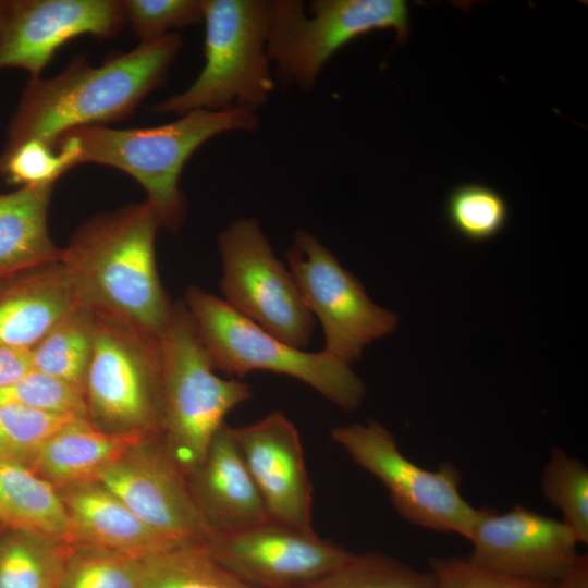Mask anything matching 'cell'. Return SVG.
<instances>
[{
  "mask_svg": "<svg viewBox=\"0 0 588 588\" xmlns=\"http://www.w3.org/2000/svg\"><path fill=\"white\" fill-rule=\"evenodd\" d=\"M158 216L146 199L89 218L62 248L77 302L96 317L161 339L173 311L156 264Z\"/></svg>",
  "mask_w": 588,
  "mask_h": 588,
  "instance_id": "obj_1",
  "label": "cell"
},
{
  "mask_svg": "<svg viewBox=\"0 0 588 588\" xmlns=\"http://www.w3.org/2000/svg\"><path fill=\"white\" fill-rule=\"evenodd\" d=\"M183 48L177 33L139 42L102 64L76 54L51 78H28L7 127L2 152L29 139L54 147L68 131L126 119L151 91L167 82Z\"/></svg>",
  "mask_w": 588,
  "mask_h": 588,
  "instance_id": "obj_2",
  "label": "cell"
},
{
  "mask_svg": "<svg viewBox=\"0 0 588 588\" xmlns=\"http://www.w3.org/2000/svg\"><path fill=\"white\" fill-rule=\"evenodd\" d=\"M258 127L255 113L243 109L195 110L173 122L113 128L89 125L65 132L77 149V164L97 163L121 170L147 193L160 226L177 232L186 217L187 201L180 187L184 164L213 136ZM60 136V137H61Z\"/></svg>",
  "mask_w": 588,
  "mask_h": 588,
  "instance_id": "obj_3",
  "label": "cell"
},
{
  "mask_svg": "<svg viewBox=\"0 0 588 588\" xmlns=\"http://www.w3.org/2000/svg\"><path fill=\"white\" fill-rule=\"evenodd\" d=\"M205 63L182 93L152 106L160 114L243 109L255 113L274 90L267 40L270 3L264 0H203Z\"/></svg>",
  "mask_w": 588,
  "mask_h": 588,
  "instance_id": "obj_4",
  "label": "cell"
},
{
  "mask_svg": "<svg viewBox=\"0 0 588 588\" xmlns=\"http://www.w3.org/2000/svg\"><path fill=\"white\" fill-rule=\"evenodd\" d=\"M183 303L215 369L240 378L257 370L290 376L348 412L363 403L365 385L348 364L282 341L197 286L187 287Z\"/></svg>",
  "mask_w": 588,
  "mask_h": 588,
  "instance_id": "obj_5",
  "label": "cell"
},
{
  "mask_svg": "<svg viewBox=\"0 0 588 588\" xmlns=\"http://www.w3.org/2000/svg\"><path fill=\"white\" fill-rule=\"evenodd\" d=\"M161 348L163 432L173 457L189 471L205 457L228 413L252 397V388L216 375L183 301L173 305Z\"/></svg>",
  "mask_w": 588,
  "mask_h": 588,
  "instance_id": "obj_6",
  "label": "cell"
},
{
  "mask_svg": "<svg viewBox=\"0 0 588 588\" xmlns=\"http://www.w3.org/2000/svg\"><path fill=\"white\" fill-rule=\"evenodd\" d=\"M270 3L267 53L282 86L314 87L323 66L343 46L381 29L409 35V9L403 0H315L308 15L298 0Z\"/></svg>",
  "mask_w": 588,
  "mask_h": 588,
  "instance_id": "obj_7",
  "label": "cell"
},
{
  "mask_svg": "<svg viewBox=\"0 0 588 588\" xmlns=\"http://www.w3.org/2000/svg\"><path fill=\"white\" fill-rule=\"evenodd\" d=\"M332 440L352 461L375 476L387 489L396 513L421 528L468 538L479 510L461 492L462 475L451 462L430 470L399 449L394 436L380 422L340 426Z\"/></svg>",
  "mask_w": 588,
  "mask_h": 588,
  "instance_id": "obj_8",
  "label": "cell"
},
{
  "mask_svg": "<svg viewBox=\"0 0 588 588\" xmlns=\"http://www.w3.org/2000/svg\"><path fill=\"white\" fill-rule=\"evenodd\" d=\"M84 394L88 419L102 429L163 432L161 339L96 317Z\"/></svg>",
  "mask_w": 588,
  "mask_h": 588,
  "instance_id": "obj_9",
  "label": "cell"
},
{
  "mask_svg": "<svg viewBox=\"0 0 588 588\" xmlns=\"http://www.w3.org/2000/svg\"><path fill=\"white\" fill-rule=\"evenodd\" d=\"M223 301L282 341L305 347L315 319L296 281L274 256L259 222L253 218L231 222L219 235Z\"/></svg>",
  "mask_w": 588,
  "mask_h": 588,
  "instance_id": "obj_10",
  "label": "cell"
},
{
  "mask_svg": "<svg viewBox=\"0 0 588 588\" xmlns=\"http://www.w3.org/2000/svg\"><path fill=\"white\" fill-rule=\"evenodd\" d=\"M286 257L304 303L321 323L324 352L350 365L395 330L397 316L376 305L314 234L297 231Z\"/></svg>",
  "mask_w": 588,
  "mask_h": 588,
  "instance_id": "obj_11",
  "label": "cell"
},
{
  "mask_svg": "<svg viewBox=\"0 0 588 588\" xmlns=\"http://www.w3.org/2000/svg\"><path fill=\"white\" fill-rule=\"evenodd\" d=\"M204 546L222 566L255 588H303L352 555L314 530L272 519L211 536Z\"/></svg>",
  "mask_w": 588,
  "mask_h": 588,
  "instance_id": "obj_12",
  "label": "cell"
},
{
  "mask_svg": "<svg viewBox=\"0 0 588 588\" xmlns=\"http://www.w3.org/2000/svg\"><path fill=\"white\" fill-rule=\"evenodd\" d=\"M125 24L123 0H0V70L40 77L68 41L82 35L112 39Z\"/></svg>",
  "mask_w": 588,
  "mask_h": 588,
  "instance_id": "obj_13",
  "label": "cell"
},
{
  "mask_svg": "<svg viewBox=\"0 0 588 588\" xmlns=\"http://www.w3.org/2000/svg\"><path fill=\"white\" fill-rule=\"evenodd\" d=\"M95 481L146 525L175 542L204 544L210 537L184 470L155 436L103 469Z\"/></svg>",
  "mask_w": 588,
  "mask_h": 588,
  "instance_id": "obj_14",
  "label": "cell"
},
{
  "mask_svg": "<svg viewBox=\"0 0 588 588\" xmlns=\"http://www.w3.org/2000/svg\"><path fill=\"white\" fill-rule=\"evenodd\" d=\"M476 565L510 577L550 584L578 556L579 544L562 522L515 505L498 513L481 507L467 538Z\"/></svg>",
  "mask_w": 588,
  "mask_h": 588,
  "instance_id": "obj_15",
  "label": "cell"
},
{
  "mask_svg": "<svg viewBox=\"0 0 588 588\" xmlns=\"http://www.w3.org/2000/svg\"><path fill=\"white\" fill-rule=\"evenodd\" d=\"M233 437L270 519L303 530L313 528V487L294 424L274 411Z\"/></svg>",
  "mask_w": 588,
  "mask_h": 588,
  "instance_id": "obj_16",
  "label": "cell"
},
{
  "mask_svg": "<svg viewBox=\"0 0 588 588\" xmlns=\"http://www.w3.org/2000/svg\"><path fill=\"white\" fill-rule=\"evenodd\" d=\"M189 474L188 487L210 537L270 519L237 449L232 427L226 424L218 430L205 457Z\"/></svg>",
  "mask_w": 588,
  "mask_h": 588,
  "instance_id": "obj_17",
  "label": "cell"
},
{
  "mask_svg": "<svg viewBox=\"0 0 588 588\" xmlns=\"http://www.w3.org/2000/svg\"><path fill=\"white\" fill-rule=\"evenodd\" d=\"M77 304L61 261L0 277V346L32 348Z\"/></svg>",
  "mask_w": 588,
  "mask_h": 588,
  "instance_id": "obj_18",
  "label": "cell"
},
{
  "mask_svg": "<svg viewBox=\"0 0 588 588\" xmlns=\"http://www.w3.org/2000/svg\"><path fill=\"white\" fill-rule=\"evenodd\" d=\"M61 497L71 522L72 546L145 558L183 544L146 525L97 481L69 487Z\"/></svg>",
  "mask_w": 588,
  "mask_h": 588,
  "instance_id": "obj_19",
  "label": "cell"
},
{
  "mask_svg": "<svg viewBox=\"0 0 588 588\" xmlns=\"http://www.w3.org/2000/svg\"><path fill=\"white\" fill-rule=\"evenodd\" d=\"M154 434L140 430L110 431L78 417L54 432L29 465L56 487L95 481L97 476Z\"/></svg>",
  "mask_w": 588,
  "mask_h": 588,
  "instance_id": "obj_20",
  "label": "cell"
},
{
  "mask_svg": "<svg viewBox=\"0 0 588 588\" xmlns=\"http://www.w3.org/2000/svg\"><path fill=\"white\" fill-rule=\"evenodd\" d=\"M0 526L68 546L70 517L57 487L29 465L0 458Z\"/></svg>",
  "mask_w": 588,
  "mask_h": 588,
  "instance_id": "obj_21",
  "label": "cell"
},
{
  "mask_svg": "<svg viewBox=\"0 0 588 588\" xmlns=\"http://www.w3.org/2000/svg\"><path fill=\"white\" fill-rule=\"evenodd\" d=\"M53 186H24L0 194V277L61 261L62 248L54 245L48 228Z\"/></svg>",
  "mask_w": 588,
  "mask_h": 588,
  "instance_id": "obj_22",
  "label": "cell"
},
{
  "mask_svg": "<svg viewBox=\"0 0 588 588\" xmlns=\"http://www.w3.org/2000/svg\"><path fill=\"white\" fill-rule=\"evenodd\" d=\"M95 331L96 316L77 304L30 348L33 370L84 392Z\"/></svg>",
  "mask_w": 588,
  "mask_h": 588,
  "instance_id": "obj_23",
  "label": "cell"
},
{
  "mask_svg": "<svg viewBox=\"0 0 588 588\" xmlns=\"http://www.w3.org/2000/svg\"><path fill=\"white\" fill-rule=\"evenodd\" d=\"M139 588H255L216 561L204 544L187 543L142 560Z\"/></svg>",
  "mask_w": 588,
  "mask_h": 588,
  "instance_id": "obj_24",
  "label": "cell"
},
{
  "mask_svg": "<svg viewBox=\"0 0 588 588\" xmlns=\"http://www.w3.org/2000/svg\"><path fill=\"white\" fill-rule=\"evenodd\" d=\"M26 532L0 540V588H60L68 549Z\"/></svg>",
  "mask_w": 588,
  "mask_h": 588,
  "instance_id": "obj_25",
  "label": "cell"
},
{
  "mask_svg": "<svg viewBox=\"0 0 588 588\" xmlns=\"http://www.w3.org/2000/svg\"><path fill=\"white\" fill-rule=\"evenodd\" d=\"M543 498L562 513V522L579 544L588 542V469L583 461L554 448L544 465Z\"/></svg>",
  "mask_w": 588,
  "mask_h": 588,
  "instance_id": "obj_26",
  "label": "cell"
},
{
  "mask_svg": "<svg viewBox=\"0 0 588 588\" xmlns=\"http://www.w3.org/2000/svg\"><path fill=\"white\" fill-rule=\"evenodd\" d=\"M303 588H433L429 573L378 552L353 554Z\"/></svg>",
  "mask_w": 588,
  "mask_h": 588,
  "instance_id": "obj_27",
  "label": "cell"
},
{
  "mask_svg": "<svg viewBox=\"0 0 588 588\" xmlns=\"http://www.w3.org/2000/svg\"><path fill=\"white\" fill-rule=\"evenodd\" d=\"M446 218L452 228L471 242H486L506 225L509 206L501 194L480 184H464L449 195Z\"/></svg>",
  "mask_w": 588,
  "mask_h": 588,
  "instance_id": "obj_28",
  "label": "cell"
},
{
  "mask_svg": "<svg viewBox=\"0 0 588 588\" xmlns=\"http://www.w3.org/2000/svg\"><path fill=\"white\" fill-rule=\"evenodd\" d=\"M68 549L60 588H139L143 558Z\"/></svg>",
  "mask_w": 588,
  "mask_h": 588,
  "instance_id": "obj_29",
  "label": "cell"
},
{
  "mask_svg": "<svg viewBox=\"0 0 588 588\" xmlns=\"http://www.w3.org/2000/svg\"><path fill=\"white\" fill-rule=\"evenodd\" d=\"M76 166L75 151L63 143L51 147L42 140L29 139L9 151H0V177L19 187L56 184Z\"/></svg>",
  "mask_w": 588,
  "mask_h": 588,
  "instance_id": "obj_30",
  "label": "cell"
},
{
  "mask_svg": "<svg viewBox=\"0 0 588 588\" xmlns=\"http://www.w3.org/2000/svg\"><path fill=\"white\" fill-rule=\"evenodd\" d=\"M75 418L78 417L0 405V458L28 464L54 432Z\"/></svg>",
  "mask_w": 588,
  "mask_h": 588,
  "instance_id": "obj_31",
  "label": "cell"
},
{
  "mask_svg": "<svg viewBox=\"0 0 588 588\" xmlns=\"http://www.w3.org/2000/svg\"><path fill=\"white\" fill-rule=\"evenodd\" d=\"M0 405H19L88 418L83 391L36 370H32L12 384L0 388Z\"/></svg>",
  "mask_w": 588,
  "mask_h": 588,
  "instance_id": "obj_32",
  "label": "cell"
},
{
  "mask_svg": "<svg viewBox=\"0 0 588 588\" xmlns=\"http://www.w3.org/2000/svg\"><path fill=\"white\" fill-rule=\"evenodd\" d=\"M126 23L140 42L203 22V0H123Z\"/></svg>",
  "mask_w": 588,
  "mask_h": 588,
  "instance_id": "obj_33",
  "label": "cell"
},
{
  "mask_svg": "<svg viewBox=\"0 0 588 588\" xmlns=\"http://www.w3.org/2000/svg\"><path fill=\"white\" fill-rule=\"evenodd\" d=\"M429 573L433 588H549V584L493 573L467 556H432Z\"/></svg>",
  "mask_w": 588,
  "mask_h": 588,
  "instance_id": "obj_34",
  "label": "cell"
},
{
  "mask_svg": "<svg viewBox=\"0 0 588 588\" xmlns=\"http://www.w3.org/2000/svg\"><path fill=\"white\" fill-rule=\"evenodd\" d=\"M32 370L30 348L0 346V388L19 381Z\"/></svg>",
  "mask_w": 588,
  "mask_h": 588,
  "instance_id": "obj_35",
  "label": "cell"
},
{
  "mask_svg": "<svg viewBox=\"0 0 588 588\" xmlns=\"http://www.w3.org/2000/svg\"><path fill=\"white\" fill-rule=\"evenodd\" d=\"M549 588H588V556L578 554L573 564Z\"/></svg>",
  "mask_w": 588,
  "mask_h": 588,
  "instance_id": "obj_36",
  "label": "cell"
},
{
  "mask_svg": "<svg viewBox=\"0 0 588 588\" xmlns=\"http://www.w3.org/2000/svg\"><path fill=\"white\" fill-rule=\"evenodd\" d=\"M0 540H1V537H0Z\"/></svg>",
  "mask_w": 588,
  "mask_h": 588,
  "instance_id": "obj_37",
  "label": "cell"
}]
</instances>
